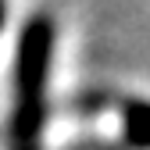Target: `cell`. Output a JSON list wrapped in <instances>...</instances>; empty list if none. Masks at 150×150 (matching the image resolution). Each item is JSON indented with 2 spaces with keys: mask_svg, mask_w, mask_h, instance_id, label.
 I'll list each match as a JSON object with an SVG mask.
<instances>
[{
  "mask_svg": "<svg viewBox=\"0 0 150 150\" xmlns=\"http://www.w3.org/2000/svg\"><path fill=\"white\" fill-rule=\"evenodd\" d=\"M125 132L136 146H150V104H129L125 107Z\"/></svg>",
  "mask_w": 150,
  "mask_h": 150,
  "instance_id": "obj_2",
  "label": "cell"
},
{
  "mask_svg": "<svg viewBox=\"0 0 150 150\" xmlns=\"http://www.w3.org/2000/svg\"><path fill=\"white\" fill-rule=\"evenodd\" d=\"M54 50V25L32 18L18 40L14 64V115H11V150H40L47 118V68Z\"/></svg>",
  "mask_w": 150,
  "mask_h": 150,
  "instance_id": "obj_1",
  "label": "cell"
},
{
  "mask_svg": "<svg viewBox=\"0 0 150 150\" xmlns=\"http://www.w3.org/2000/svg\"><path fill=\"white\" fill-rule=\"evenodd\" d=\"M0 22H4V0H0Z\"/></svg>",
  "mask_w": 150,
  "mask_h": 150,
  "instance_id": "obj_3",
  "label": "cell"
}]
</instances>
